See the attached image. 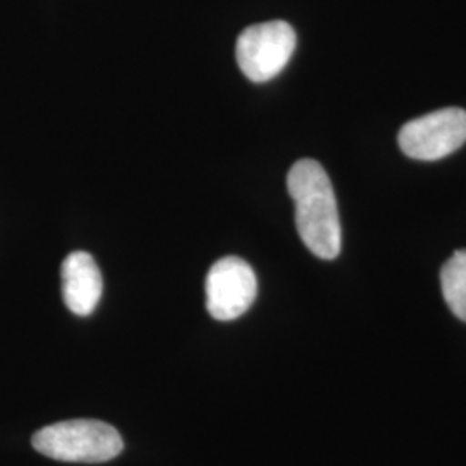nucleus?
Segmentation results:
<instances>
[{
	"label": "nucleus",
	"instance_id": "1",
	"mask_svg": "<svg viewBox=\"0 0 466 466\" xmlns=\"http://www.w3.org/2000/svg\"><path fill=\"white\" fill-rule=\"evenodd\" d=\"M296 204L300 240L319 259H335L342 248V230L332 182L315 159H300L287 175Z\"/></svg>",
	"mask_w": 466,
	"mask_h": 466
},
{
	"label": "nucleus",
	"instance_id": "2",
	"mask_svg": "<svg viewBox=\"0 0 466 466\" xmlns=\"http://www.w3.org/2000/svg\"><path fill=\"white\" fill-rule=\"evenodd\" d=\"M40 454L66 463H106L123 451L116 429L100 420H67L52 423L32 437Z\"/></svg>",
	"mask_w": 466,
	"mask_h": 466
},
{
	"label": "nucleus",
	"instance_id": "3",
	"mask_svg": "<svg viewBox=\"0 0 466 466\" xmlns=\"http://www.w3.org/2000/svg\"><path fill=\"white\" fill-rule=\"evenodd\" d=\"M298 44L294 28L285 21L252 25L238 35L237 63L250 82L265 84L282 73Z\"/></svg>",
	"mask_w": 466,
	"mask_h": 466
},
{
	"label": "nucleus",
	"instance_id": "4",
	"mask_svg": "<svg viewBox=\"0 0 466 466\" xmlns=\"http://www.w3.org/2000/svg\"><path fill=\"white\" fill-rule=\"evenodd\" d=\"M400 147L408 157L437 161L466 142V111L446 107L406 123L400 132Z\"/></svg>",
	"mask_w": 466,
	"mask_h": 466
},
{
	"label": "nucleus",
	"instance_id": "5",
	"mask_svg": "<svg viewBox=\"0 0 466 466\" xmlns=\"http://www.w3.org/2000/svg\"><path fill=\"white\" fill-rule=\"evenodd\" d=\"M258 296V279L249 263L227 256L217 261L206 279V308L218 321L242 317Z\"/></svg>",
	"mask_w": 466,
	"mask_h": 466
},
{
	"label": "nucleus",
	"instance_id": "6",
	"mask_svg": "<svg viewBox=\"0 0 466 466\" xmlns=\"http://www.w3.org/2000/svg\"><path fill=\"white\" fill-rule=\"evenodd\" d=\"M61 280L67 309L78 317L92 315L102 296V275L94 258L84 250L71 252L63 261Z\"/></svg>",
	"mask_w": 466,
	"mask_h": 466
},
{
	"label": "nucleus",
	"instance_id": "7",
	"mask_svg": "<svg viewBox=\"0 0 466 466\" xmlns=\"http://www.w3.org/2000/svg\"><path fill=\"white\" fill-rule=\"evenodd\" d=\"M442 294L452 315L466 321V250H456L441 271Z\"/></svg>",
	"mask_w": 466,
	"mask_h": 466
}]
</instances>
